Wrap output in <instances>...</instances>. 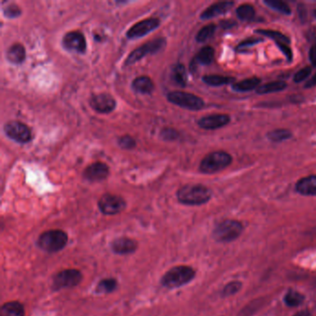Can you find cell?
<instances>
[{
	"mask_svg": "<svg viewBox=\"0 0 316 316\" xmlns=\"http://www.w3.org/2000/svg\"><path fill=\"white\" fill-rule=\"evenodd\" d=\"M26 57L25 48L21 44L12 45L7 51V58L13 64H21L25 61Z\"/></svg>",
	"mask_w": 316,
	"mask_h": 316,
	"instance_id": "obj_21",
	"label": "cell"
},
{
	"mask_svg": "<svg viewBox=\"0 0 316 316\" xmlns=\"http://www.w3.org/2000/svg\"><path fill=\"white\" fill-rule=\"evenodd\" d=\"M314 14H315V16H316V10H315V11H314Z\"/></svg>",
	"mask_w": 316,
	"mask_h": 316,
	"instance_id": "obj_45",
	"label": "cell"
},
{
	"mask_svg": "<svg viewBox=\"0 0 316 316\" xmlns=\"http://www.w3.org/2000/svg\"><path fill=\"white\" fill-rule=\"evenodd\" d=\"M160 135L165 140H175L178 136V133L175 131V129L164 128L161 130Z\"/></svg>",
	"mask_w": 316,
	"mask_h": 316,
	"instance_id": "obj_38",
	"label": "cell"
},
{
	"mask_svg": "<svg viewBox=\"0 0 316 316\" xmlns=\"http://www.w3.org/2000/svg\"><path fill=\"white\" fill-rule=\"evenodd\" d=\"M243 231V226L237 221L226 220L217 225L213 237L219 242H231L237 239Z\"/></svg>",
	"mask_w": 316,
	"mask_h": 316,
	"instance_id": "obj_7",
	"label": "cell"
},
{
	"mask_svg": "<svg viewBox=\"0 0 316 316\" xmlns=\"http://www.w3.org/2000/svg\"><path fill=\"white\" fill-rule=\"evenodd\" d=\"M242 284L238 281H234V282H231V283L227 284L223 290V295L224 296H231V295H234L236 294L237 292L239 291L240 289H241Z\"/></svg>",
	"mask_w": 316,
	"mask_h": 316,
	"instance_id": "obj_36",
	"label": "cell"
},
{
	"mask_svg": "<svg viewBox=\"0 0 316 316\" xmlns=\"http://www.w3.org/2000/svg\"><path fill=\"white\" fill-rule=\"evenodd\" d=\"M232 156L225 151H213L201 160L200 172L205 175H212L221 172L232 162Z\"/></svg>",
	"mask_w": 316,
	"mask_h": 316,
	"instance_id": "obj_3",
	"label": "cell"
},
{
	"mask_svg": "<svg viewBox=\"0 0 316 316\" xmlns=\"http://www.w3.org/2000/svg\"><path fill=\"white\" fill-rule=\"evenodd\" d=\"M202 81L211 86H221L235 82V78L223 76V75H205L202 77Z\"/></svg>",
	"mask_w": 316,
	"mask_h": 316,
	"instance_id": "obj_24",
	"label": "cell"
},
{
	"mask_svg": "<svg viewBox=\"0 0 316 316\" xmlns=\"http://www.w3.org/2000/svg\"><path fill=\"white\" fill-rule=\"evenodd\" d=\"M261 82L262 81L258 77H252L249 79H245L241 82L234 83L232 88L233 90L237 92L251 91L253 89H257Z\"/></svg>",
	"mask_w": 316,
	"mask_h": 316,
	"instance_id": "obj_23",
	"label": "cell"
},
{
	"mask_svg": "<svg viewBox=\"0 0 316 316\" xmlns=\"http://www.w3.org/2000/svg\"><path fill=\"white\" fill-rule=\"evenodd\" d=\"M117 286H118V283H117L116 280L113 278L103 279L98 285L96 291L100 294H102V293L108 294V293L114 291L117 289Z\"/></svg>",
	"mask_w": 316,
	"mask_h": 316,
	"instance_id": "obj_28",
	"label": "cell"
},
{
	"mask_svg": "<svg viewBox=\"0 0 316 316\" xmlns=\"http://www.w3.org/2000/svg\"><path fill=\"white\" fill-rule=\"evenodd\" d=\"M159 20L157 18H150L143 20L141 22H138L137 24L133 25L126 33V36L128 39L140 38L157 29L159 26Z\"/></svg>",
	"mask_w": 316,
	"mask_h": 316,
	"instance_id": "obj_11",
	"label": "cell"
},
{
	"mask_svg": "<svg viewBox=\"0 0 316 316\" xmlns=\"http://www.w3.org/2000/svg\"><path fill=\"white\" fill-rule=\"evenodd\" d=\"M173 80L175 83L180 87H184L187 83V75L185 71V67L183 64L178 63L173 68Z\"/></svg>",
	"mask_w": 316,
	"mask_h": 316,
	"instance_id": "obj_25",
	"label": "cell"
},
{
	"mask_svg": "<svg viewBox=\"0 0 316 316\" xmlns=\"http://www.w3.org/2000/svg\"><path fill=\"white\" fill-rule=\"evenodd\" d=\"M230 123V116L227 114H211L202 117L198 121L200 128L205 130H215Z\"/></svg>",
	"mask_w": 316,
	"mask_h": 316,
	"instance_id": "obj_15",
	"label": "cell"
},
{
	"mask_svg": "<svg viewBox=\"0 0 316 316\" xmlns=\"http://www.w3.org/2000/svg\"><path fill=\"white\" fill-rule=\"evenodd\" d=\"M215 30H216V26L212 24L202 27L196 36L197 41L200 42V43L207 41L214 34Z\"/></svg>",
	"mask_w": 316,
	"mask_h": 316,
	"instance_id": "obj_33",
	"label": "cell"
},
{
	"mask_svg": "<svg viewBox=\"0 0 316 316\" xmlns=\"http://www.w3.org/2000/svg\"><path fill=\"white\" fill-rule=\"evenodd\" d=\"M295 316H309V313H307V312H301V313L297 314Z\"/></svg>",
	"mask_w": 316,
	"mask_h": 316,
	"instance_id": "obj_44",
	"label": "cell"
},
{
	"mask_svg": "<svg viewBox=\"0 0 316 316\" xmlns=\"http://www.w3.org/2000/svg\"><path fill=\"white\" fill-rule=\"evenodd\" d=\"M109 175V168L106 163L94 162L83 171V177L89 182H100Z\"/></svg>",
	"mask_w": 316,
	"mask_h": 316,
	"instance_id": "obj_14",
	"label": "cell"
},
{
	"mask_svg": "<svg viewBox=\"0 0 316 316\" xmlns=\"http://www.w3.org/2000/svg\"><path fill=\"white\" fill-rule=\"evenodd\" d=\"M296 190L303 196H316V175L301 178L296 184Z\"/></svg>",
	"mask_w": 316,
	"mask_h": 316,
	"instance_id": "obj_19",
	"label": "cell"
},
{
	"mask_svg": "<svg viewBox=\"0 0 316 316\" xmlns=\"http://www.w3.org/2000/svg\"><path fill=\"white\" fill-rule=\"evenodd\" d=\"M167 100L178 107L194 111L204 108L205 105L204 101L200 97L187 92H170L167 95Z\"/></svg>",
	"mask_w": 316,
	"mask_h": 316,
	"instance_id": "obj_5",
	"label": "cell"
},
{
	"mask_svg": "<svg viewBox=\"0 0 316 316\" xmlns=\"http://www.w3.org/2000/svg\"><path fill=\"white\" fill-rule=\"evenodd\" d=\"M304 300V296L300 292L290 290L285 297V302L290 307H296L300 305Z\"/></svg>",
	"mask_w": 316,
	"mask_h": 316,
	"instance_id": "obj_32",
	"label": "cell"
},
{
	"mask_svg": "<svg viewBox=\"0 0 316 316\" xmlns=\"http://www.w3.org/2000/svg\"><path fill=\"white\" fill-rule=\"evenodd\" d=\"M316 75H314L310 80H309L308 82L306 83V84H305V87L306 88H312V87H314V86H316Z\"/></svg>",
	"mask_w": 316,
	"mask_h": 316,
	"instance_id": "obj_42",
	"label": "cell"
},
{
	"mask_svg": "<svg viewBox=\"0 0 316 316\" xmlns=\"http://www.w3.org/2000/svg\"><path fill=\"white\" fill-rule=\"evenodd\" d=\"M234 4L235 3L233 1H222V2L214 3L206 8L201 13L200 19L201 20H211L212 18L225 14L233 8Z\"/></svg>",
	"mask_w": 316,
	"mask_h": 316,
	"instance_id": "obj_16",
	"label": "cell"
},
{
	"mask_svg": "<svg viewBox=\"0 0 316 316\" xmlns=\"http://www.w3.org/2000/svg\"><path fill=\"white\" fill-rule=\"evenodd\" d=\"M4 132L10 139L18 143L25 144L32 140L30 128L19 121H10L4 126Z\"/></svg>",
	"mask_w": 316,
	"mask_h": 316,
	"instance_id": "obj_9",
	"label": "cell"
},
{
	"mask_svg": "<svg viewBox=\"0 0 316 316\" xmlns=\"http://www.w3.org/2000/svg\"><path fill=\"white\" fill-rule=\"evenodd\" d=\"M137 249V243L128 237H119L112 242L111 250L116 254L127 255L131 254Z\"/></svg>",
	"mask_w": 316,
	"mask_h": 316,
	"instance_id": "obj_17",
	"label": "cell"
},
{
	"mask_svg": "<svg viewBox=\"0 0 316 316\" xmlns=\"http://www.w3.org/2000/svg\"><path fill=\"white\" fill-rule=\"evenodd\" d=\"M62 46L68 51L76 53H84L86 50V41L84 35L78 31L67 33L62 38Z\"/></svg>",
	"mask_w": 316,
	"mask_h": 316,
	"instance_id": "obj_13",
	"label": "cell"
},
{
	"mask_svg": "<svg viewBox=\"0 0 316 316\" xmlns=\"http://www.w3.org/2000/svg\"><path fill=\"white\" fill-rule=\"evenodd\" d=\"M89 104L94 110L100 113H109L116 108V100L111 95L107 93H101L93 96Z\"/></svg>",
	"mask_w": 316,
	"mask_h": 316,
	"instance_id": "obj_12",
	"label": "cell"
},
{
	"mask_svg": "<svg viewBox=\"0 0 316 316\" xmlns=\"http://www.w3.org/2000/svg\"><path fill=\"white\" fill-rule=\"evenodd\" d=\"M263 41V39H256V38H250V39H247L245 41L242 42L238 46V49L241 50L244 48H249V47H252L256 44H258L259 42Z\"/></svg>",
	"mask_w": 316,
	"mask_h": 316,
	"instance_id": "obj_40",
	"label": "cell"
},
{
	"mask_svg": "<svg viewBox=\"0 0 316 316\" xmlns=\"http://www.w3.org/2000/svg\"><path fill=\"white\" fill-rule=\"evenodd\" d=\"M4 15L8 19H14L22 14V10L16 4H9L4 8Z\"/></svg>",
	"mask_w": 316,
	"mask_h": 316,
	"instance_id": "obj_34",
	"label": "cell"
},
{
	"mask_svg": "<svg viewBox=\"0 0 316 316\" xmlns=\"http://www.w3.org/2000/svg\"><path fill=\"white\" fill-rule=\"evenodd\" d=\"M196 275L195 270L186 265L171 268L161 278V285L167 289L174 290L191 282Z\"/></svg>",
	"mask_w": 316,
	"mask_h": 316,
	"instance_id": "obj_2",
	"label": "cell"
},
{
	"mask_svg": "<svg viewBox=\"0 0 316 316\" xmlns=\"http://www.w3.org/2000/svg\"><path fill=\"white\" fill-rule=\"evenodd\" d=\"M24 306L18 301L5 303L0 310V316H25Z\"/></svg>",
	"mask_w": 316,
	"mask_h": 316,
	"instance_id": "obj_22",
	"label": "cell"
},
{
	"mask_svg": "<svg viewBox=\"0 0 316 316\" xmlns=\"http://www.w3.org/2000/svg\"><path fill=\"white\" fill-rule=\"evenodd\" d=\"M177 200L184 205L198 206L207 203L211 198V191L203 184H186L176 193Z\"/></svg>",
	"mask_w": 316,
	"mask_h": 316,
	"instance_id": "obj_1",
	"label": "cell"
},
{
	"mask_svg": "<svg viewBox=\"0 0 316 316\" xmlns=\"http://www.w3.org/2000/svg\"><path fill=\"white\" fill-rule=\"evenodd\" d=\"M82 281V274L75 269L63 270L55 275L53 288L55 290L75 288Z\"/></svg>",
	"mask_w": 316,
	"mask_h": 316,
	"instance_id": "obj_10",
	"label": "cell"
},
{
	"mask_svg": "<svg viewBox=\"0 0 316 316\" xmlns=\"http://www.w3.org/2000/svg\"><path fill=\"white\" fill-rule=\"evenodd\" d=\"M126 207L125 200L117 195L104 194L99 200V208L105 215H115L122 212Z\"/></svg>",
	"mask_w": 316,
	"mask_h": 316,
	"instance_id": "obj_8",
	"label": "cell"
},
{
	"mask_svg": "<svg viewBox=\"0 0 316 316\" xmlns=\"http://www.w3.org/2000/svg\"><path fill=\"white\" fill-rule=\"evenodd\" d=\"M312 73V69L310 67H305L303 69L300 70L296 75H294V82L295 83H300L303 82L304 80H306L309 77V75H311Z\"/></svg>",
	"mask_w": 316,
	"mask_h": 316,
	"instance_id": "obj_37",
	"label": "cell"
},
{
	"mask_svg": "<svg viewBox=\"0 0 316 316\" xmlns=\"http://www.w3.org/2000/svg\"><path fill=\"white\" fill-rule=\"evenodd\" d=\"M166 45V40L163 37H159L157 39H153L151 41L144 44L141 47L137 48L136 50L132 51L129 56L125 60L126 66H131L137 61H139L141 58L146 57L147 55L150 54H156L160 50H163V48Z\"/></svg>",
	"mask_w": 316,
	"mask_h": 316,
	"instance_id": "obj_6",
	"label": "cell"
},
{
	"mask_svg": "<svg viewBox=\"0 0 316 316\" xmlns=\"http://www.w3.org/2000/svg\"><path fill=\"white\" fill-rule=\"evenodd\" d=\"M287 86H288V84L285 82L275 81V82H271V83H264L263 85H260L256 89V92L261 95H264V94L283 91Z\"/></svg>",
	"mask_w": 316,
	"mask_h": 316,
	"instance_id": "obj_26",
	"label": "cell"
},
{
	"mask_svg": "<svg viewBox=\"0 0 316 316\" xmlns=\"http://www.w3.org/2000/svg\"><path fill=\"white\" fill-rule=\"evenodd\" d=\"M235 25V22H230V21H226V22H222V26L224 28H229L231 26Z\"/></svg>",
	"mask_w": 316,
	"mask_h": 316,
	"instance_id": "obj_43",
	"label": "cell"
},
{
	"mask_svg": "<svg viewBox=\"0 0 316 316\" xmlns=\"http://www.w3.org/2000/svg\"><path fill=\"white\" fill-rule=\"evenodd\" d=\"M132 87L133 90L139 94H151L154 91L155 85L153 81L150 79L149 76L143 75V76H138L136 77L132 83Z\"/></svg>",
	"mask_w": 316,
	"mask_h": 316,
	"instance_id": "obj_20",
	"label": "cell"
},
{
	"mask_svg": "<svg viewBox=\"0 0 316 316\" xmlns=\"http://www.w3.org/2000/svg\"><path fill=\"white\" fill-rule=\"evenodd\" d=\"M255 33L262 34V35H265L269 38H272L273 40H275V43H283V44H290V39L284 35L283 33H279L277 31H273V30H263V29H259L257 31H255Z\"/></svg>",
	"mask_w": 316,
	"mask_h": 316,
	"instance_id": "obj_30",
	"label": "cell"
},
{
	"mask_svg": "<svg viewBox=\"0 0 316 316\" xmlns=\"http://www.w3.org/2000/svg\"><path fill=\"white\" fill-rule=\"evenodd\" d=\"M237 17L244 22L251 21L255 16V9L249 4H244L239 6L237 9Z\"/></svg>",
	"mask_w": 316,
	"mask_h": 316,
	"instance_id": "obj_31",
	"label": "cell"
},
{
	"mask_svg": "<svg viewBox=\"0 0 316 316\" xmlns=\"http://www.w3.org/2000/svg\"><path fill=\"white\" fill-rule=\"evenodd\" d=\"M277 47L280 49V50L283 52L286 56V58H288L289 61L291 60L292 58H293V53H292L291 50L290 48L289 47V45L287 44H283V43H276Z\"/></svg>",
	"mask_w": 316,
	"mask_h": 316,
	"instance_id": "obj_39",
	"label": "cell"
},
{
	"mask_svg": "<svg viewBox=\"0 0 316 316\" xmlns=\"http://www.w3.org/2000/svg\"><path fill=\"white\" fill-rule=\"evenodd\" d=\"M118 143H119L120 147L124 150H133V148L135 147V140L131 135H128V134L120 137Z\"/></svg>",
	"mask_w": 316,
	"mask_h": 316,
	"instance_id": "obj_35",
	"label": "cell"
},
{
	"mask_svg": "<svg viewBox=\"0 0 316 316\" xmlns=\"http://www.w3.org/2000/svg\"><path fill=\"white\" fill-rule=\"evenodd\" d=\"M264 4H266L269 8H273L275 11H278L285 15L291 14V9L290 6L281 0H265Z\"/></svg>",
	"mask_w": 316,
	"mask_h": 316,
	"instance_id": "obj_29",
	"label": "cell"
},
{
	"mask_svg": "<svg viewBox=\"0 0 316 316\" xmlns=\"http://www.w3.org/2000/svg\"><path fill=\"white\" fill-rule=\"evenodd\" d=\"M214 58V50L211 47H204L199 51V53L192 59L190 71L192 73L199 65H210Z\"/></svg>",
	"mask_w": 316,
	"mask_h": 316,
	"instance_id": "obj_18",
	"label": "cell"
},
{
	"mask_svg": "<svg viewBox=\"0 0 316 316\" xmlns=\"http://www.w3.org/2000/svg\"><path fill=\"white\" fill-rule=\"evenodd\" d=\"M68 235L62 230H50L44 232L38 238L37 244L41 250L50 253L58 252L65 248Z\"/></svg>",
	"mask_w": 316,
	"mask_h": 316,
	"instance_id": "obj_4",
	"label": "cell"
},
{
	"mask_svg": "<svg viewBox=\"0 0 316 316\" xmlns=\"http://www.w3.org/2000/svg\"><path fill=\"white\" fill-rule=\"evenodd\" d=\"M292 136V133L288 129H275L267 134V137L269 140L273 142H282L284 140H288Z\"/></svg>",
	"mask_w": 316,
	"mask_h": 316,
	"instance_id": "obj_27",
	"label": "cell"
},
{
	"mask_svg": "<svg viewBox=\"0 0 316 316\" xmlns=\"http://www.w3.org/2000/svg\"><path fill=\"white\" fill-rule=\"evenodd\" d=\"M309 57H310V60H311L312 64L314 66H316V45H314L311 48L310 53H309Z\"/></svg>",
	"mask_w": 316,
	"mask_h": 316,
	"instance_id": "obj_41",
	"label": "cell"
}]
</instances>
